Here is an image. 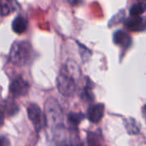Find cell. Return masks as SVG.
I'll return each mask as SVG.
<instances>
[{
  "label": "cell",
  "instance_id": "15",
  "mask_svg": "<svg viewBox=\"0 0 146 146\" xmlns=\"http://www.w3.org/2000/svg\"><path fill=\"white\" fill-rule=\"evenodd\" d=\"M81 98L86 102L93 101L94 97L92 92V87L90 86V83H87V86L83 89V92L81 93Z\"/></svg>",
  "mask_w": 146,
  "mask_h": 146
},
{
  "label": "cell",
  "instance_id": "2",
  "mask_svg": "<svg viewBox=\"0 0 146 146\" xmlns=\"http://www.w3.org/2000/svg\"><path fill=\"white\" fill-rule=\"evenodd\" d=\"M33 55L32 45L25 40L15 41L9 51V61L17 66L26 65Z\"/></svg>",
  "mask_w": 146,
  "mask_h": 146
},
{
  "label": "cell",
  "instance_id": "13",
  "mask_svg": "<svg viewBox=\"0 0 146 146\" xmlns=\"http://www.w3.org/2000/svg\"><path fill=\"white\" fill-rule=\"evenodd\" d=\"M13 2L9 1H0V16H5L8 15L9 13H11L15 8L12 6Z\"/></svg>",
  "mask_w": 146,
  "mask_h": 146
},
{
  "label": "cell",
  "instance_id": "9",
  "mask_svg": "<svg viewBox=\"0 0 146 146\" xmlns=\"http://www.w3.org/2000/svg\"><path fill=\"white\" fill-rule=\"evenodd\" d=\"M27 26L28 23L27 19L21 15L16 16L12 22V29L15 33L18 34L25 33L27 29Z\"/></svg>",
  "mask_w": 146,
  "mask_h": 146
},
{
  "label": "cell",
  "instance_id": "17",
  "mask_svg": "<svg viewBox=\"0 0 146 146\" xmlns=\"http://www.w3.org/2000/svg\"><path fill=\"white\" fill-rule=\"evenodd\" d=\"M3 120H4L3 112V110H2V108L0 107V127L3 125Z\"/></svg>",
  "mask_w": 146,
  "mask_h": 146
},
{
  "label": "cell",
  "instance_id": "1",
  "mask_svg": "<svg viewBox=\"0 0 146 146\" xmlns=\"http://www.w3.org/2000/svg\"><path fill=\"white\" fill-rule=\"evenodd\" d=\"M80 75L79 66L74 61H68L61 68L56 78L58 92L64 97H72L77 89V80Z\"/></svg>",
  "mask_w": 146,
  "mask_h": 146
},
{
  "label": "cell",
  "instance_id": "4",
  "mask_svg": "<svg viewBox=\"0 0 146 146\" xmlns=\"http://www.w3.org/2000/svg\"><path fill=\"white\" fill-rule=\"evenodd\" d=\"M27 112L28 119L30 120L37 132L43 130L46 127L47 122L44 113L42 111V110L38 104H29L27 108Z\"/></svg>",
  "mask_w": 146,
  "mask_h": 146
},
{
  "label": "cell",
  "instance_id": "6",
  "mask_svg": "<svg viewBox=\"0 0 146 146\" xmlns=\"http://www.w3.org/2000/svg\"><path fill=\"white\" fill-rule=\"evenodd\" d=\"M105 107L104 104H96L89 107L86 116L92 123H98L104 117Z\"/></svg>",
  "mask_w": 146,
  "mask_h": 146
},
{
  "label": "cell",
  "instance_id": "11",
  "mask_svg": "<svg viewBox=\"0 0 146 146\" xmlns=\"http://www.w3.org/2000/svg\"><path fill=\"white\" fill-rule=\"evenodd\" d=\"M85 119V115L81 112H71L68 115V123L73 128H77L79 124Z\"/></svg>",
  "mask_w": 146,
  "mask_h": 146
},
{
  "label": "cell",
  "instance_id": "3",
  "mask_svg": "<svg viewBox=\"0 0 146 146\" xmlns=\"http://www.w3.org/2000/svg\"><path fill=\"white\" fill-rule=\"evenodd\" d=\"M45 118L46 122L50 123L53 130L63 127V114L58 102L53 98H49L45 102Z\"/></svg>",
  "mask_w": 146,
  "mask_h": 146
},
{
  "label": "cell",
  "instance_id": "14",
  "mask_svg": "<svg viewBox=\"0 0 146 146\" xmlns=\"http://www.w3.org/2000/svg\"><path fill=\"white\" fill-rule=\"evenodd\" d=\"M124 19H125V12L123 9H121L110 19V21L109 22V27L115 26L118 23L121 22L122 21H124Z\"/></svg>",
  "mask_w": 146,
  "mask_h": 146
},
{
  "label": "cell",
  "instance_id": "16",
  "mask_svg": "<svg viewBox=\"0 0 146 146\" xmlns=\"http://www.w3.org/2000/svg\"><path fill=\"white\" fill-rule=\"evenodd\" d=\"M0 146H10V142L7 137L0 136Z\"/></svg>",
  "mask_w": 146,
  "mask_h": 146
},
{
  "label": "cell",
  "instance_id": "5",
  "mask_svg": "<svg viewBox=\"0 0 146 146\" xmlns=\"http://www.w3.org/2000/svg\"><path fill=\"white\" fill-rule=\"evenodd\" d=\"M29 89V83L21 76L14 79L9 85V92L14 97H24L28 93Z\"/></svg>",
  "mask_w": 146,
  "mask_h": 146
},
{
  "label": "cell",
  "instance_id": "12",
  "mask_svg": "<svg viewBox=\"0 0 146 146\" xmlns=\"http://www.w3.org/2000/svg\"><path fill=\"white\" fill-rule=\"evenodd\" d=\"M146 4L144 2H139L134 3L130 9V15L133 17H139L145 11Z\"/></svg>",
  "mask_w": 146,
  "mask_h": 146
},
{
  "label": "cell",
  "instance_id": "8",
  "mask_svg": "<svg viewBox=\"0 0 146 146\" xmlns=\"http://www.w3.org/2000/svg\"><path fill=\"white\" fill-rule=\"evenodd\" d=\"M113 41L115 44L120 45L123 48H128L132 44L131 37L122 30H118L114 33Z\"/></svg>",
  "mask_w": 146,
  "mask_h": 146
},
{
  "label": "cell",
  "instance_id": "10",
  "mask_svg": "<svg viewBox=\"0 0 146 146\" xmlns=\"http://www.w3.org/2000/svg\"><path fill=\"white\" fill-rule=\"evenodd\" d=\"M124 126L127 130V132L131 135H137L140 133L141 127L138 123V121L132 117L124 119Z\"/></svg>",
  "mask_w": 146,
  "mask_h": 146
},
{
  "label": "cell",
  "instance_id": "7",
  "mask_svg": "<svg viewBox=\"0 0 146 146\" xmlns=\"http://www.w3.org/2000/svg\"><path fill=\"white\" fill-rule=\"evenodd\" d=\"M125 26L127 29L133 31V32H141L145 30V24L144 18L141 17H129L127 20H125Z\"/></svg>",
  "mask_w": 146,
  "mask_h": 146
}]
</instances>
